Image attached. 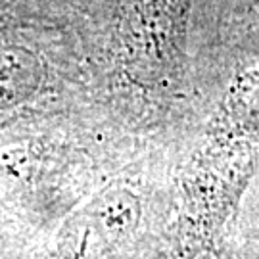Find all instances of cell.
<instances>
[{
  "label": "cell",
  "instance_id": "6da1fadb",
  "mask_svg": "<svg viewBox=\"0 0 259 259\" xmlns=\"http://www.w3.org/2000/svg\"><path fill=\"white\" fill-rule=\"evenodd\" d=\"M188 0H146L125 21L123 50L133 79L144 84L179 81L186 58Z\"/></svg>",
  "mask_w": 259,
  "mask_h": 259
},
{
  "label": "cell",
  "instance_id": "277c9868",
  "mask_svg": "<svg viewBox=\"0 0 259 259\" xmlns=\"http://www.w3.org/2000/svg\"><path fill=\"white\" fill-rule=\"evenodd\" d=\"M232 117L251 121L259 117V79H248L232 98Z\"/></svg>",
  "mask_w": 259,
  "mask_h": 259
},
{
  "label": "cell",
  "instance_id": "5b68a950",
  "mask_svg": "<svg viewBox=\"0 0 259 259\" xmlns=\"http://www.w3.org/2000/svg\"><path fill=\"white\" fill-rule=\"evenodd\" d=\"M229 259H259V257H229Z\"/></svg>",
  "mask_w": 259,
  "mask_h": 259
},
{
  "label": "cell",
  "instance_id": "3957f363",
  "mask_svg": "<svg viewBox=\"0 0 259 259\" xmlns=\"http://www.w3.org/2000/svg\"><path fill=\"white\" fill-rule=\"evenodd\" d=\"M29 156L25 150H0V219L16 221L23 217L21 192L27 185Z\"/></svg>",
  "mask_w": 259,
  "mask_h": 259
},
{
  "label": "cell",
  "instance_id": "7a4b0ae2",
  "mask_svg": "<svg viewBox=\"0 0 259 259\" xmlns=\"http://www.w3.org/2000/svg\"><path fill=\"white\" fill-rule=\"evenodd\" d=\"M45 79L42 64L25 48L0 50V111L25 104L38 93Z\"/></svg>",
  "mask_w": 259,
  "mask_h": 259
}]
</instances>
